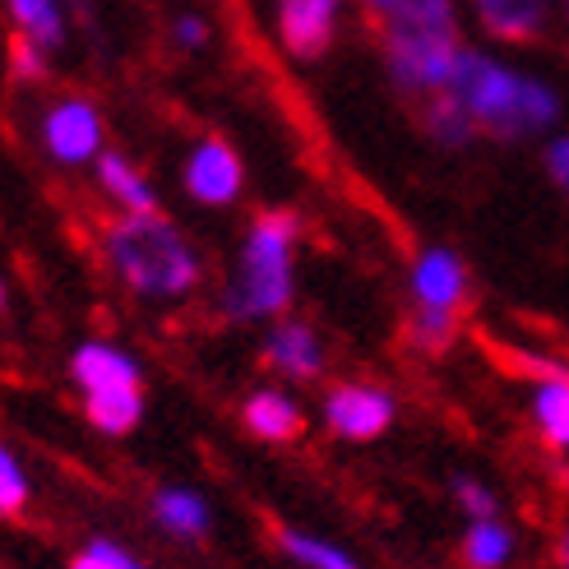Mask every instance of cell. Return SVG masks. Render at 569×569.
<instances>
[{
  "instance_id": "cell-19",
  "label": "cell",
  "mask_w": 569,
  "mask_h": 569,
  "mask_svg": "<svg viewBox=\"0 0 569 569\" xmlns=\"http://www.w3.org/2000/svg\"><path fill=\"white\" fill-rule=\"evenodd\" d=\"M278 542H282V551H288L297 565H306V569H361L348 551L320 542V537H306V532H297V528H282Z\"/></svg>"
},
{
  "instance_id": "cell-18",
  "label": "cell",
  "mask_w": 569,
  "mask_h": 569,
  "mask_svg": "<svg viewBox=\"0 0 569 569\" xmlns=\"http://www.w3.org/2000/svg\"><path fill=\"white\" fill-rule=\"evenodd\" d=\"M426 130H431L440 144H449V149H463L468 139L477 134V126H472V117L468 111L453 102L445 89L440 93H431V102H426Z\"/></svg>"
},
{
  "instance_id": "cell-26",
  "label": "cell",
  "mask_w": 569,
  "mask_h": 569,
  "mask_svg": "<svg viewBox=\"0 0 569 569\" xmlns=\"http://www.w3.org/2000/svg\"><path fill=\"white\" fill-rule=\"evenodd\" d=\"M547 167L560 190H569V139H556V144L547 149Z\"/></svg>"
},
{
  "instance_id": "cell-7",
  "label": "cell",
  "mask_w": 569,
  "mask_h": 569,
  "mask_svg": "<svg viewBox=\"0 0 569 569\" xmlns=\"http://www.w3.org/2000/svg\"><path fill=\"white\" fill-rule=\"evenodd\" d=\"M338 10L343 0H278V33L297 61H316L329 51L333 28H338Z\"/></svg>"
},
{
  "instance_id": "cell-25",
  "label": "cell",
  "mask_w": 569,
  "mask_h": 569,
  "mask_svg": "<svg viewBox=\"0 0 569 569\" xmlns=\"http://www.w3.org/2000/svg\"><path fill=\"white\" fill-rule=\"evenodd\" d=\"M70 569H121V565H117V556H111V542H102V537H93L89 551L74 556V565H70Z\"/></svg>"
},
{
  "instance_id": "cell-28",
  "label": "cell",
  "mask_w": 569,
  "mask_h": 569,
  "mask_svg": "<svg viewBox=\"0 0 569 569\" xmlns=\"http://www.w3.org/2000/svg\"><path fill=\"white\" fill-rule=\"evenodd\" d=\"M111 556H117V565H121V569H144V565H139V560H134L126 547H117V542H111Z\"/></svg>"
},
{
  "instance_id": "cell-5",
  "label": "cell",
  "mask_w": 569,
  "mask_h": 569,
  "mask_svg": "<svg viewBox=\"0 0 569 569\" xmlns=\"http://www.w3.org/2000/svg\"><path fill=\"white\" fill-rule=\"evenodd\" d=\"M241 181H246L241 158L227 139H204V144H194V153L186 162V190H190L194 204H209V209L232 204L241 194Z\"/></svg>"
},
{
  "instance_id": "cell-14",
  "label": "cell",
  "mask_w": 569,
  "mask_h": 569,
  "mask_svg": "<svg viewBox=\"0 0 569 569\" xmlns=\"http://www.w3.org/2000/svg\"><path fill=\"white\" fill-rule=\"evenodd\" d=\"M269 366H278V371H288L297 380H310V376H320V343H316V333H310L306 325H278L269 333Z\"/></svg>"
},
{
  "instance_id": "cell-22",
  "label": "cell",
  "mask_w": 569,
  "mask_h": 569,
  "mask_svg": "<svg viewBox=\"0 0 569 569\" xmlns=\"http://www.w3.org/2000/svg\"><path fill=\"white\" fill-rule=\"evenodd\" d=\"M412 338L426 352H445L449 338H453V310H436V306H417V320H412Z\"/></svg>"
},
{
  "instance_id": "cell-29",
  "label": "cell",
  "mask_w": 569,
  "mask_h": 569,
  "mask_svg": "<svg viewBox=\"0 0 569 569\" xmlns=\"http://www.w3.org/2000/svg\"><path fill=\"white\" fill-rule=\"evenodd\" d=\"M560 565L569 569V528H565V537H560Z\"/></svg>"
},
{
  "instance_id": "cell-24",
  "label": "cell",
  "mask_w": 569,
  "mask_h": 569,
  "mask_svg": "<svg viewBox=\"0 0 569 569\" xmlns=\"http://www.w3.org/2000/svg\"><path fill=\"white\" fill-rule=\"evenodd\" d=\"M459 500H463V509L472 519H491L496 515V496L487 487H477V481H468V477L459 481Z\"/></svg>"
},
{
  "instance_id": "cell-6",
  "label": "cell",
  "mask_w": 569,
  "mask_h": 569,
  "mask_svg": "<svg viewBox=\"0 0 569 569\" xmlns=\"http://www.w3.org/2000/svg\"><path fill=\"white\" fill-rule=\"evenodd\" d=\"M325 417H329L333 436L376 440V436L389 431V421H393V398L385 389H371V385H338L325 398Z\"/></svg>"
},
{
  "instance_id": "cell-12",
  "label": "cell",
  "mask_w": 569,
  "mask_h": 569,
  "mask_svg": "<svg viewBox=\"0 0 569 569\" xmlns=\"http://www.w3.org/2000/svg\"><path fill=\"white\" fill-rule=\"evenodd\" d=\"M241 421H246L250 436H260L269 445H288V440L301 436V408L292 403V398H282L278 389L250 393L246 408H241Z\"/></svg>"
},
{
  "instance_id": "cell-30",
  "label": "cell",
  "mask_w": 569,
  "mask_h": 569,
  "mask_svg": "<svg viewBox=\"0 0 569 569\" xmlns=\"http://www.w3.org/2000/svg\"><path fill=\"white\" fill-rule=\"evenodd\" d=\"M0 310H6V282H0Z\"/></svg>"
},
{
  "instance_id": "cell-16",
  "label": "cell",
  "mask_w": 569,
  "mask_h": 569,
  "mask_svg": "<svg viewBox=\"0 0 569 569\" xmlns=\"http://www.w3.org/2000/svg\"><path fill=\"white\" fill-rule=\"evenodd\" d=\"M98 177H102L107 194L117 199V204H126V213H158L153 190L144 186V177H139L121 153H102L98 158Z\"/></svg>"
},
{
  "instance_id": "cell-8",
  "label": "cell",
  "mask_w": 569,
  "mask_h": 569,
  "mask_svg": "<svg viewBox=\"0 0 569 569\" xmlns=\"http://www.w3.org/2000/svg\"><path fill=\"white\" fill-rule=\"evenodd\" d=\"M366 14L380 23V33H408V38H459L449 0H361Z\"/></svg>"
},
{
  "instance_id": "cell-27",
  "label": "cell",
  "mask_w": 569,
  "mask_h": 569,
  "mask_svg": "<svg viewBox=\"0 0 569 569\" xmlns=\"http://www.w3.org/2000/svg\"><path fill=\"white\" fill-rule=\"evenodd\" d=\"M177 38H181V47H204V38H209V28H204V19H194V14H186V19L177 23Z\"/></svg>"
},
{
  "instance_id": "cell-13",
  "label": "cell",
  "mask_w": 569,
  "mask_h": 569,
  "mask_svg": "<svg viewBox=\"0 0 569 569\" xmlns=\"http://www.w3.org/2000/svg\"><path fill=\"white\" fill-rule=\"evenodd\" d=\"M83 412H89V421L102 436H126L139 426V417H144V393H139V385L83 393Z\"/></svg>"
},
{
  "instance_id": "cell-15",
  "label": "cell",
  "mask_w": 569,
  "mask_h": 569,
  "mask_svg": "<svg viewBox=\"0 0 569 569\" xmlns=\"http://www.w3.org/2000/svg\"><path fill=\"white\" fill-rule=\"evenodd\" d=\"M10 19L19 28L23 42H33L38 51H61L66 42V19H61V0H10Z\"/></svg>"
},
{
  "instance_id": "cell-20",
  "label": "cell",
  "mask_w": 569,
  "mask_h": 569,
  "mask_svg": "<svg viewBox=\"0 0 569 569\" xmlns=\"http://www.w3.org/2000/svg\"><path fill=\"white\" fill-rule=\"evenodd\" d=\"M537 421H542V431H547V440L551 445H569V380L565 376H556L551 385H542L537 389Z\"/></svg>"
},
{
  "instance_id": "cell-4",
  "label": "cell",
  "mask_w": 569,
  "mask_h": 569,
  "mask_svg": "<svg viewBox=\"0 0 569 569\" xmlns=\"http://www.w3.org/2000/svg\"><path fill=\"white\" fill-rule=\"evenodd\" d=\"M42 149L51 162L61 167H83L89 158H98L102 149V117L93 102L83 98H61L56 107H47L42 117Z\"/></svg>"
},
{
  "instance_id": "cell-11",
  "label": "cell",
  "mask_w": 569,
  "mask_h": 569,
  "mask_svg": "<svg viewBox=\"0 0 569 569\" xmlns=\"http://www.w3.org/2000/svg\"><path fill=\"white\" fill-rule=\"evenodd\" d=\"M477 19L505 42H532L547 28L551 0H472Z\"/></svg>"
},
{
  "instance_id": "cell-17",
  "label": "cell",
  "mask_w": 569,
  "mask_h": 569,
  "mask_svg": "<svg viewBox=\"0 0 569 569\" xmlns=\"http://www.w3.org/2000/svg\"><path fill=\"white\" fill-rule=\"evenodd\" d=\"M153 515L167 532H177V537H204L209 528V505L199 500L194 491L186 487H167L153 496Z\"/></svg>"
},
{
  "instance_id": "cell-23",
  "label": "cell",
  "mask_w": 569,
  "mask_h": 569,
  "mask_svg": "<svg viewBox=\"0 0 569 569\" xmlns=\"http://www.w3.org/2000/svg\"><path fill=\"white\" fill-rule=\"evenodd\" d=\"M23 500H28V477L14 453L0 445V515H19Z\"/></svg>"
},
{
  "instance_id": "cell-10",
  "label": "cell",
  "mask_w": 569,
  "mask_h": 569,
  "mask_svg": "<svg viewBox=\"0 0 569 569\" xmlns=\"http://www.w3.org/2000/svg\"><path fill=\"white\" fill-rule=\"evenodd\" d=\"M412 292H417V306H436V310H459L463 292H468V278H463V264L459 254L449 250H426L417 269H412Z\"/></svg>"
},
{
  "instance_id": "cell-21",
  "label": "cell",
  "mask_w": 569,
  "mask_h": 569,
  "mask_svg": "<svg viewBox=\"0 0 569 569\" xmlns=\"http://www.w3.org/2000/svg\"><path fill=\"white\" fill-rule=\"evenodd\" d=\"M505 556H509V532L496 519H477V528L463 542V560L472 569H496V565H505Z\"/></svg>"
},
{
  "instance_id": "cell-1",
  "label": "cell",
  "mask_w": 569,
  "mask_h": 569,
  "mask_svg": "<svg viewBox=\"0 0 569 569\" xmlns=\"http://www.w3.org/2000/svg\"><path fill=\"white\" fill-rule=\"evenodd\" d=\"M445 93L459 102L477 130H487L496 139H523V134H537L556 121V93L547 83L537 79H523L515 70L496 66L491 56L481 51H463L453 56V70H449V83Z\"/></svg>"
},
{
  "instance_id": "cell-9",
  "label": "cell",
  "mask_w": 569,
  "mask_h": 569,
  "mask_svg": "<svg viewBox=\"0 0 569 569\" xmlns=\"http://www.w3.org/2000/svg\"><path fill=\"white\" fill-rule=\"evenodd\" d=\"M70 376L83 393H98V389H126L139 385V361L111 343H83L70 357Z\"/></svg>"
},
{
  "instance_id": "cell-2",
  "label": "cell",
  "mask_w": 569,
  "mask_h": 569,
  "mask_svg": "<svg viewBox=\"0 0 569 569\" xmlns=\"http://www.w3.org/2000/svg\"><path fill=\"white\" fill-rule=\"evenodd\" d=\"M107 260L139 297H181L199 282V254L162 213H126L111 222Z\"/></svg>"
},
{
  "instance_id": "cell-3",
  "label": "cell",
  "mask_w": 569,
  "mask_h": 569,
  "mask_svg": "<svg viewBox=\"0 0 569 569\" xmlns=\"http://www.w3.org/2000/svg\"><path fill=\"white\" fill-rule=\"evenodd\" d=\"M292 246H297L292 213H282V209L254 213L246 250H241V273L222 297L227 320L250 325V320L278 316L292 301Z\"/></svg>"
}]
</instances>
